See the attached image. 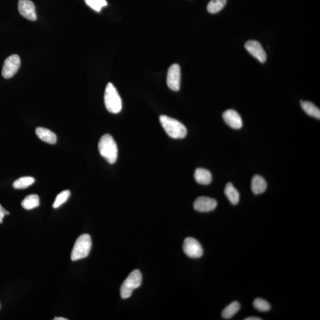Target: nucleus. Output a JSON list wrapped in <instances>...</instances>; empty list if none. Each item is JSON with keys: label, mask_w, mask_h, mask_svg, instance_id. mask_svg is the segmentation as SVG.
Returning <instances> with one entry per match:
<instances>
[{"label": "nucleus", "mask_w": 320, "mask_h": 320, "mask_svg": "<svg viewBox=\"0 0 320 320\" xmlns=\"http://www.w3.org/2000/svg\"><path fill=\"white\" fill-rule=\"evenodd\" d=\"M98 149L101 155L105 158L107 162L112 165L117 161L118 155L117 144L109 134H105L101 137L99 142Z\"/></svg>", "instance_id": "f257e3e1"}, {"label": "nucleus", "mask_w": 320, "mask_h": 320, "mask_svg": "<svg viewBox=\"0 0 320 320\" xmlns=\"http://www.w3.org/2000/svg\"><path fill=\"white\" fill-rule=\"evenodd\" d=\"M160 121L168 135L174 139H183L187 135V129L179 121L166 115H161Z\"/></svg>", "instance_id": "f03ea898"}, {"label": "nucleus", "mask_w": 320, "mask_h": 320, "mask_svg": "<svg viewBox=\"0 0 320 320\" xmlns=\"http://www.w3.org/2000/svg\"><path fill=\"white\" fill-rule=\"evenodd\" d=\"M104 100L106 109L109 112L118 114L122 110V99L117 88L111 83H109L106 85Z\"/></svg>", "instance_id": "7ed1b4c3"}, {"label": "nucleus", "mask_w": 320, "mask_h": 320, "mask_svg": "<svg viewBox=\"0 0 320 320\" xmlns=\"http://www.w3.org/2000/svg\"><path fill=\"white\" fill-rule=\"evenodd\" d=\"M92 246L91 236L85 234L80 236L75 241L73 249H72L71 259L76 261L84 259L89 254Z\"/></svg>", "instance_id": "20e7f679"}, {"label": "nucleus", "mask_w": 320, "mask_h": 320, "mask_svg": "<svg viewBox=\"0 0 320 320\" xmlns=\"http://www.w3.org/2000/svg\"><path fill=\"white\" fill-rule=\"evenodd\" d=\"M142 275L140 271L135 270L130 274L120 287V295L123 299H127L133 294V290L141 286Z\"/></svg>", "instance_id": "39448f33"}, {"label": "nucleus", "mask_w": 320, "mask_h": 320, "mask_svg": "<svg viewBox=\"0 0 320 320\" xmlns=\"http://www.w3.org/2000/svg\"><path fill=\"white\" fill-rule=\"evenodd\" d=\"M21 64L20 58L18 55H12L5 60L2 66V75L4 79H10L16 74Z\"/></svg>", "instance_id": "423d86ee"}, {"label": "nucleus", "mask_w": 320, "mask_h": 320, "mask_svg": "<svg viewBox=\"0 0 320 320\" xmlns=\"http://www.w3.org/2000/svg\"><path fill=\"white\" fill-rule=\"evenodd\" d=\"M183 249L188 257L197 259L203 255V250L201 244L196 239L188 237L185 239Z\"/></svg>", "instance_id": "0eeeda50"}, {"label": "nucleus", "mask_w": 320, "mask_h": 320, "mask_svg": "<svg viewBox=\"0 0 320 320\" xmlns=\"http://www.w3.org/2000/svg\"><path fill=\"white\" fill-rule=\"evenodd\" d=\"M181 81V69L179 64H174L168 69L167 83L171 90L177 91L180 90Z\"/></svg>", "instance_id": "6e6552de"}, {"label": "nucleus", "mask_w": 320, "mask_h": 320, "mask_svg": "<svg viewBox=\"0 0 320 320\" xmlns=\"http://www.w3.org/2000/svg\"><path fill=\"white\" fill-rule=\"evenodd\" d=\"M245 48L250 54L256 58L260 63H265L267 55L262 45L257 40H249L245 44Z\"/></svg>", "instance_id": "1a4fd4ad"}, {"label": "nucleus", "mask_w": 320, "mask_h": 320, "mask_svg": "<svg viewBox=\"0 0 320 320\" xmlns=\"http://www.w3.org/2000/svg\"><path fill=\"white\" fill-rule=\"evenodd\" d=\"M18 10L20 15L26 19L31 21L36 20L35 6L31 0H19L18 2Z\"/></svg>", "instance_id": "9d476101"}, {"label": "nucleus", "mask_w": 320, "mask_h": 320, "mask_svg": "<svg viewBox=\"0 0 320 320\" xmlns=\"http://www.w3.org/2000/svg\"><path fill=\"white\" fill-rule=\"evenodd\" d=\"M217 206V202L214 199L205 196L196 199L193 206L196 211L201 212H210L214 210Z\"/></svg>", "instance_id": "9b49d317"}, {"label": "nucleus", "mask_w": 320, "mask_h": 320, "mask_svg": "<svg viewBox=\"0 0 320 320\" xmlns=\"http://www.w3.org/2000/svg\"><path fill=\"white\" fill-rule=\"evenodd\" d=\"M223 119L231 128L239 130L243 126V121H242L240 115L237 112L233 109L226 110L222 115Z\"/></svg>", "instance_id": "f8f14e48"}, {"label": "nucleus", "mask_w": 320, "mask_h": 320, "mask_svg": "<svg viewBox=\"0 0 320 320\" xmlns=\"http://www.w3.org/2000/svg\"><path fill=\"white\" fill-rule=\"evenodd\" d=\"M36 134L39 139L48 144H55L56 141H57V138H56L55 134L47 128H37L36 129Z\"/></svg>", "instance_id": "ddd939ff"}, {"label": "nucleus", "mask_w": 320, "mask_h": 320, "mask_svg": "<svg viewBox=\"0 0 320 320\" xmlns=\"http://www.w3.org/2000/svg\"><path fill=\"white\" fill-rule=\"evenodd\" d=\"M194 177L196 181L201 185H207L210 184L212 180L211 172L202 168L196 169Z\"/></svg>", "instance_id": "4468645a"}, {"label": "nucleus", "mask_w": 320, "mask_h": 320, "mask_svg": "<svg viewBox=\"0 0 320 320\" xmlns=\"http://www.w3.org/2000/svg\"><path fill=\"white\" fill-rule=\"evenodd\" d=\"M267 189V184L264 178L259 175H255L252 181V190L255 195L265 192Z\"/></svg>", "instance_id": "2eb2a0df"}, {"label": "nucleus", "mask_w": 320, "mask_h": 320, "mask_svg": "<svg viewBox=\"0 0 320 320\" xmlns=\"http://www.w3.org/2000/svg\"><path fill=\"white\" fill-rule=\"evenodd\" d=\"M224 192L228 200L233 205H236L240 201V194L231 183H228L226 185Z\"/></svg>", "instance_id": "dca6fc26"}, {"label": "nucleus", "mask_w": 320, "mask_h": 320, "mask_svg": "<svg viewBox=\"0 0 320 320\" xmlns=\"http://www.w3.org/2000/svg\"><path fill=\"white\" fill-rule=\"evenodd\" d=\"M40 204L39 196L36 194H32L26 196L21 202V205L24 209L31 210L39 206Z\"/></svg>", "instance_id": "f3484780"}, {"label": "nucleus", "mask_w": 320, "mask_h": 320, "mask_svg": "<svg viewBox=\"0 0 320 320\" xmlns=\"http://www.w3.org/2000/svg\"><path fill=\"white\" fill-rule=\"evenodd\" d=\"M301 104L306 114L317 119H320V110L315 104L308 101H301Z\"/></svg>", "instance_id": "a211bd4d"}, {"label": "nucleus", "mask_w": 320, "mask_h": 320, "mask_svg": "<svg viewBox=\"0 0 320 320\" xmlns=\"http://www.w3.org/2000/svg\"><path fill=\"white\" fill-rule=\"evenodd\" d=\"M35 180L32 177H22L16 180L13 183V186L16 189H24L26 188L31 186L34 184Z\"/></svg>", "instance_id": "6ab92c4d"}, {"label": "nucleus", "mask_w": 320, "mask_h": 320, "mask_svg": "<svg viewBox=\"0 0 320 320\" xmlns=\"http://www.w3.org/2000/svg\"><path fill=\"white\" fill-rule=\"evenodd\" d=\"M240 305L237 301H235L228 305L222 313V316L225 319H230L235 315L240 310Z\"/></svg>", "instance_id": "aec40b11"}, {"label": "nucleus", "mask_w": 320, "mask_h": 320, "mask_svg": "<svg viewBox=\"0 0 320 320\" xmlns=\"http://www.w3.org/2000/svg\"><path fill=\"white\" fill-rule=\"evenodd\" d=\"M227 0H211L207 5V10L211 14L219 13L224 7Z\"/></svg>", "instance_id": "412c9836"}, {"label": "nucleus", "mask_w": 320, "mask_h": 320, "mask_svg": "<svg viewBox=\"0 0 320 320\" xmlns=\"http://www.w3.org/2000/svg\"><path fill=\"white\" fill-rule=\"evenodd\" d=\"M71 195L70 191L66 190L59 193L56 196L54 203L53 204V208H58L63 205L68 200L69 196Z\"/></svg>", "instance_id": "4be33fe9"}, {"label": "nucleus", "mask_w": 320, "mask_h": 320, "mask_svg": "<svg viewBox=\"0 0 320 320\" xmlns=\"http://www.w3.org/2000/svg\"><path fill=\"white\" fill-rule=\"evenodd\" d=\"M84 1L88 6L98 12H100L102 8L107 5L106 0H84Z\"/></svg>", "instance_id": "5701e85b"}, {"label": "nucleus", "mask_w": 320, "mask_h": 320, "mask_svg": "<svg viewBox=\"0 0 320 320\" xmlns=\"http://www.w3.org/2000/svg\"><path fill=\"white\" fill-rule=\"evenodd\" d=\"M254 307L261 312H267L270 310L269 303L261 298H257L253 302Z\"/></svg>", "instance_id": "b1692460"}, {"label": "nucleus", "mask_w": 320, "mask_h": 320, "mask_svg": "<svg viewBox=\"0 0 320 320\" xmlns=\"http://www.w3.org/2000/svg\"><path fill=\"white\" fill-rule=\"evenodd\" d=\"M9 214V212L5 210L3 207L1 206V204H0V224H2V219H3L5 215H8Z\"/></svg>", "instance_id": "393cba45"}, {"label": "nucleus", "mask_w": 320, "mask_h": 320, "mask_svg": "<svg viewBox=\"0 0 320 320\" xmlns=\"http://www.w3.org/2000/svg\"><path fill=\"white\" fill-rule=\"evenodd\" d=\"M244 320H262V319H260V318H259V317H248V318H246Z\"/></svg>", "instance_id": "a878e982"}, {"label": "nucleus", "mask_w": 320, "mask_h": 320, "mask_svg": "<svg viewBox=\"0 0 320 320\" xmlns=\"http://www.w3.org/2000/svg\"><path fill=\"white\" fill-rule=\"evenodd\" d=\"M54 320H67L68 319L63 318V317H55Z\"/></svg>", "instance_id": "bb28decb"}]
</instances>
